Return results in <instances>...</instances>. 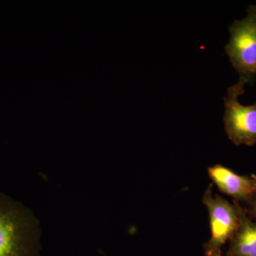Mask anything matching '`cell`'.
I'll return each mask as SVG.
<instances>
[{
	"mask_svg": "<svg viewBox=\"0 0 256 256\" xmlns=\"http://www.w3.org/2000/svg\"><path fill=\"white\" fill-rule=\"evenodd\" d=\"M230 40L225 52L239 80L252 84L256 76V6L250 5L246 18L235 20L229 26Z\"/></svg>",
	"mask_w": 256,
	"mask_h": 256,
	"instance_id": "6da1fadb",
	"label": "cell"
},
{
	"mask_svg": "<svg viewBox=\"0 0 256 256\" xmlns=\"http://www.w3.org/2000/svg\"><path fill=\"white\" fill-rule=\"evenodd\" d=\"M32 234L28 215L0 197V256H31Z\"/></svg>",
	"mask_w": 256,
	"mask_h": 256,
	"instance_id": "7a4b0ae2",
	"label": "cell"
},
{
	"mask_svg": "<svg viewBox=\"0 0 256 256\" xmlns=\"http://www.w3.org/2000/svg\"><path fill=\"white\" fill-rule=\"evenodd\" d=\"M245 82L238 80L229 87L224 98L225 112L224 128L228 139L235 146L256 144V104L242 106L238 98L245 92Z\"/></svg>",
	"mask_w": 256,
	"mask_h": 256,
	"instance_id": "3957f363",
	"label": "cell"
},
{
	"mask_svg": "<svg viewBox=\"0 0 256 256\" xmlns=\"http://www.w3.org/2000/svg\"><path fill=\"white\" fill-rule=\"evenodd\" d=\"M212 186H208L204 195L203 203L207 208L210 217V240L205 245V250L220 249L230 240L238 228L244 208L240 204L230 203L216 195L213 196Z\"/></svg>",
	"mask_w": 256,
	"mask_h": 256,
	"instance_id": "277c9868",
	"label": "cell"
},
{
	"mask_svg": "<svg viewBox=\"0 0 256 256\" xmlns=\"http://www.w3.org/2000/svg\"><path fill=\"white\" fill-rule=\"evenodd\" d=\"M208 176L222 193L234 202L249 204L256 195V175L237 174L228 168L216 164L208 169Z\"/></svg>",
	"mask_w": 256,
	"mask_h": 256,
	"instance_id": "5b68a950",
	"label": "cell"
},
{
	"mask_svg": "<svg viewBox=\"0 0 256 256\" xmlns=\"http://www.w3.org/2000/svg\"><path fill=\"white\" fill-rule=\"evenodd\" d=\"M226 256H256V222L244 208L236 232L230 239Z\"/></svg>",
	"mask_w": 256,
	"mask_h": 256,
	"instance_id": "8992f818",
	"label": "cell"
},
{
	"mask_svg": "<svg viewBox=\"0 0 256 256\" xmlns=\"http://www.w3.org/2000/svg\"><path fill=\"white\" fill-rule=\"evenodd\" d=\"M248 208H246L248 215L252 218L256 220V195L254 197V200L249 204Z\"/></svg>",
	"mask_w": 256,
	"mask_h": 256,
	"instance_id": "52a82bcc",
	"label": "cell"
},
{
	"mask_svg": "<svg viewBox=\"0 0 256 256\" xmlns=\"http://www.w3.org/2000/svg\"><path fill=\"white\" fill-rule=\"evenodd\" d=\"M206 256H222L220 249H215V250H205Z\"/></svg>",
	"mask_w": 256,
	"mask_h": 256,
	"instance_id": "ba28073f",
	"label": "cell"
}]
</instances>
